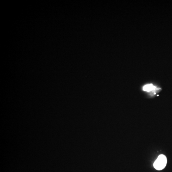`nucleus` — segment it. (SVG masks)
<instances>
[{"label": "nucleus", "instance_id": "f257e3e1", "mask_svg": "<svg viewBox=\"0 0 172 172\" xmlns=\"http://www.w3.org/2000/svg\"><path fill=\"white\" fill-rule=\"evenodd\" d=\"M167 164V158L163 155H161L158 157L154 163L155 168L157 170H162L165 168Z\"/></svg>", "mask_w": 172, "mask_h": 172}, {"label": "nucleus", "instance_id": "f03ea898", "mask_svg": "<svg viewBox=\"0 0 172 172\" xmlns=\"http://www.w3.org/2000/svg\"><path fill=\"white\" fill-rule=\"evenodd\" d=\"M156 87L155 86L153 85L152 84L146 85L144 86L143 87L144 91H148V92H150L152 91L155 90H156Z\"/></svg>", "mask_w": 172, "mask_h": 172}]
</instances>
